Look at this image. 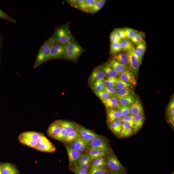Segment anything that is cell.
I'll list each match as a JSON object with an SVG mask.
<instances>
[{
  "label": "cell",
  "mask_w": 174,
  "mask_h": 174,
  "mask_svg": "<svg viewBox=\"0 0 174 174\" xmlns=\"http://www.w3.org/2000/svg\"><path fill=\"white\" fill-rule=\"evenodd\" d=\"M73 38L67 26L59 27L49 38L53 44H59L65 45Z\"/></svg>",
  "instance_id": "6da1fadb"
},
{
  "label": "cell",
  "mask_w": 174,
  "mask_h": 174,
  "mask_svg": "<svg viewBox=\"0 0 174 174\" xmlns=\"http://www.w3.org/2000/svg\"><path fill=\"white\" fill-rule=\"evenodd\" d=\"M53 44L49 39L42 44L36 56L33 67L34 68H38L49 59L50 50Z\"/></svg>",
  "instance_id": "7a4b0ae2"
},
{
  "label": "cell",
  "mask_w": 174,
  "mask_h": 174,
  "mask_svg": "<svg viewBox=\"0 0 174 174\" xmlns=\"http://www.w3.org/2000/svg\"><path fill=\"white\" fill-rule=\"evenodd\" d=\"M64 58L71 60L77 59L83 52L80 46L74 39L65 45Z\"/></svg>",
  "instance_id": "3957f363"
},
{
  "label": "cell",
  "mask_w": 174,
  "mask_h": 174,
  "mask_svg": "<svg viewBox=\"0 0 174 174\" xmlns=\"http://www.w3.org/2000/svg\"><path fill=\"white\" fill-rule=\"evenodd\" d=\"M106 157V162L110 169L121 172L124 171V167L114 154L108 155Z\"/></svg>",
  "instance_id": "277c9868"
},
{
  "label": "cell",
  "mask_w": 174,
  "mask_h": 174,
  "mask_svg": "<svg viewBox=\"0 0 174 174\" xmlns=\"http://www.w3.org/2000/svg\"><path fill=\"white\" fill-rule=\"evenodd\" d=\"M65 45L53 44L51 47L49 59L64 57Z\"/></svg>",
  "instance_id": "5b68a950"
},
{
  "label": "cell",
  "mask_w": 174,
  "mask_h": 174,
  "mask_svg": "<svg viewBox=\"0 0 174 174\" xmlns=\"http://www.w3.org/2000/svg\"><path fill=\"white\" fill-rule=\"evenodd\" d=\"M89 150L93 149H99L107 152L110 150V147L106 141L100 136L93 139L89 143Z\"/></svg>",
  "instance_id": "8992f818"
},
{
  "label": "cell",
  "mask_w": 174,
  "mask_h": 174,
  "mask_svg": "<svg viewBox=\"0 0 174 174\" xmlns=\"http://www.w3.org/2000/svg\"><path fill=\"white\" fill-rule=\"evenodd\" d=\"M79 135L88 144L93 139L100 136L94 132L83 127H80L79 130Z\"/></svg>",
  "instance_id": "52a82bcc"
},
{
  "label": "cell",
  "mask_w": 174,
  "mask_h": 174,
  "mask_svg": "<svg viewBox=\"0 0 174 174\" xmlns=\"http://www.w3.org/2000/svg\"><path fill=\"white\" fill-rule=\"evenodd\" d=\"M89 144L79 136L74 141L70 143L69 146L76 151L83 152L87 148Z\"/></svg>",
  "instance_id": "ba28073f"
},
{
  "label": "cell",
  "mask_w": 174,
  "mask_h": 174,
  "mask_svg": "<svg viewBox=\"0 0 174 174\" xmlns=\"http://www.w3.org/2000/svg\"><path fill=\"white\" fill-rule=\"evenodd\" d=\"M119 76V78L126 83L133 85L136 84V81L134 74L130 69L125 70Z\"/></svg>",
  "instance_id": "9c48e42d"
},
{
  "label": "cell",
  "mask_w": 174,
  "mask_h": 174,
  "mask_svg": "<svg viewBox=\"0 0 174 174\" xmlns=\"http://www.w3.org/2000/svg\"><path fill=\"white\" fill-rule=\"evenodd\" d=\"M126 53L129 58L130 68L134 74H137L139 70L140 64L139 62L132 51L127 52Z\"/></svg>",
  "instance_id": "30bf717a"
},
{
  "label": "cell",
  "mask_w": 174,
  "mask_h": 174,
  "mask_svg": "<svg viewBox=\"0 0 174 174\" xmlns=\"http://www.w3.org/2000/svg\"><path fill=\"white\" fill-rule=\"evenodd\" d=\"M66 148L68 156L69 163L73 165L78 163L79 159L82 154V152L76 151L71 148L67 145Z\"/></svg>",
  "instance_id": "8fae6325"
},
{
  "label": "cell",
  "mask_w": 174,
  "mask_h": 174,
  "mask_svg": "<svg viewBox=\"0 0 174 174\" xmlns=\"http://www.w3.org/2000/svg\"><path fill=\"white\" fill-rule=\"evenodd\" d=\"M106 77L105 73L100 68H95L90 77V83L91 85L93 84L98 80L104 79Z\"/></svg>",
  "instance_id": "7c38bea8"
},
{
  "label": "cell",
  "mask_w": 174,
  "mask_h": 174,
  "mask_svg": "<svg viewBox=\"0 0 174 174\" xmlns=\"http://www.w3.org/2000/svg\"><path fill=\"white\" fill-rule=\"evenodd\" d=\"M145 118L143 113H139L134 115L133 130L134 133H136L141 129L144 122Z\"/></svg>",
  "instance_id": "4fadbf2b"
},
{
  "label": "cell",
  "mask_w": 174,
  "mask_h": 174,
  "mask_svg": "<svg viewBox=\"0 0 174 174\" xmlns=\"http://www.w3.org/2000/svg\"><path fill=\"white\" fill-rule=\"evenodd\" d=\"M107 63L117 72L119 76L125 70L130 69L120 63L113 59Z\"/></svg>",
  "instance_id": "5bb4252c"
},
{
  "label": "cell",
  "mask_w": 174,
  "mask_h": 174,
  "mask_svg": "<svg viewBox=\"0 0 174 174\" xmlns=\"http://www.w3.org/2000/svg\"><path fill=\"white\" fill-rule=\"evenodd\" d=\"M112 59L117 61L130 68L129 58L126 52H120L113 55Z\"/></svg>",
  "instance_id": "9a60e30c"
},
{
  "label": "cell",
  "mask_w": 174,
  "mask_h": 174,
  "mask_svg": "<svg viewBox=\"0 0 174 174\" xmlns=\"http://www.w3.org/2000/svg\"><path fill=\"white\" fill-rule=\"evenodd\" d=\"M122 117L119 110L115 108L108 109L107 121L108 123L114 122L117 119H121Z\"/></svg>",
  "instance_id": "2e32d148"
},
{
  "label": "cell",
  "mask_w": 174,
  "mask_h": 174,
  "mask_svg": "<svg viewBox=\"0 0 174 174\" xmlns=\"http://www.w3.org/2000/svg\"><path fill=\"white\" fill-rule=\"evenodd\" d=\"M62 126L59 121H55L49 127L48 130V134L50 137L58 134L62 129Z\"/></svg>",
  "instance_id": "e0dca14e"
},
{
  "label": "cell",
  "mask_w": 174,
  "mask_h": 174,
  "mask_svg": "<svg viewBox=\"0 0 174 174\" xmlns=\"http://www.w3.org/2000/svg\"><path fill=\"white\" fill-rule=\"evenodd\" d=\"M36 150L43 152L52 153L56 151V148L49 141L38 144Z\"/></svg>",
  "instance_id": "ac0fdd59"
},
{
  "label": "cell",
  "mask_w": 174,
  "mask_h": 174,
  "mask_svg": "<svg viewBox=\"0 0 174 174\" xmlns=\"http://www.w3.org/2000/svg\"><path fill=\"white\" fill-rule=\"evenodd\" d=\"M133 134V129L129 124L127 122H123L122 129L120 134L121 138L129 137Z\"/></svg>",
  "instance_id": "d6986e66"
},
{
  "label": "cell",
  "mask_w": 174,
  "mask_h": 174,
  "mask_svg": "<svg viewBox=\"0 0 174 174\" xmlns=\"http://www.w3.org/2000/svg\"><path fill=\"white\" fill-rule=\"evenodd\" d=\"M59 122L62 127L65 129L68 133L76 131L79 129L80 127L76 124L68 121L60 120Z\"/></svg>",
  "instance_id": "ffe728a7"
},
{
  "label": "cell",
  "mask_w": 174,
  "mask_h": 174,
  "mask_svg": "<svg viewBox=\"0 0 174 174\" xmlns=\"http://www.w3.org/2000/svg\"><path fill=\"white\" fill-rule=\"evenodd\" d=\"M108 152L99 149H93L89 150L87 155L89 156L92 160L104 157Z\"/></svg>",
  "instance_id": "44dd1931"
},
{
  "label": "cell",
  "mask_w": 174,
  "mask_h": 174,
  "mask_svg": "<svg viewBox=\"0 0 174 174\" xmlns=\"http://www.w3.org/2000/svg\"><path fill=\"white\" fill-rule=\"evenodd\" d=\"M120 43L122 51L130 52L135 49L133 44L129 39L127 38L123 39L121 40Z\"/></svg>",
  "instance_id": "7402d4cb"
},
{
  "label": "cell",
  "mask_w": 174,
  "mask_h": 174,
  "mask_svg": "<svg viewBox=\"0 0 174 174\" xmlns=\"http://www.w3.org/2000/svg\"><path fill=\"white\" fill-rule=\"evenodd\" d=\"M106 107L108 109L118 108L120 106L119 101L116 98L112 97L108 99L102 101Z\"/></svg>",
  "instance_id": "603a6c76"
},
{
  "label": "cell",
  "mask_w": 174,
  "mask_h": 174,
  "mask_svg": "<svg viewBox=\"0 0 174 174\" xmlns=\"http://www.w3.org/2000/svg\"><path fill=\"white\" fill-rule=\"evenodd\" d=\"M130 114L134 115L137 114L143 113V106L139 100L136 101L130 106Z\"/></svg>",
  "instance_id": "cb8c5ba5"
},
{
  "label": "cell",
  "mask_w": 174,
  "mask_h": 174,
  "mask_svg": "<svg viewBox=\"0 0 174 174\" xmlns=\"http://www.w3.org/2000/svg\"><path fill=\"white\" fill-rule=\"evenodd\" d=\"M100 68L104 72L106 76L108 77V78H117L119 76L117 72L107 63L105 64Z\"/></svg>",
  "instance_id": "d4e9b609"
},
{
  "label": "cell",
  "mask_w": 174,
  "mask_h": 174,
  "mask_svg": "<svg viewBox=\"0 0 174 174\" xmlns=\"http://www.w3.org/2000/svg\"><path fill=\"white\" fill-rule=\"evenodd\" d=\"M167 115L168 120L172 126L174 125V99L172 97L167 108Z\"/></svg>",
  "instance_id": "484cf974"
},
{
  "label": "cell",
  "mask_w": 174,
  "mask_h": 174,
  "mask_svg": "<svg viewBox=\"0 0 174 174\" xmlns=\"http://www.w3.org/2000/svg\"><path fill=\"white\" fill-rule=\"evenodd\" d=\"M42 134L35 132H26L21 134L19 137L35 141Z\"/></svg>",
  "instance_id": "4316f807"
},
{
  "label": "cell",
  "mask_w": 174,
  "mask_h": 174,
  "mask_svg": "<svg viewBox=\"0 0 174 174\" xmlns=\"http://www.w3.org/2000/svg\"><path fill=\"white\" fill-rule=\"evenodd\" d=\"M106 1V0H97L95 4L89 9L87 12L92 14L96 13L103 7Z\"/></svg>",
  "instance_id": "83f0119b"
},
{
  "label": "cell",
  "mask_w": 174,
  "mask_h": 174,
  "mask_svg": "<svg viewBox=\"0 0 174 174\" xmlns=\"http://www.w3.org/2000/svg\"><path fill=\"white\" fill-rule=\"evenodd\" d=\"M118 100L120 104L124 106H129L136 101L135 97L132 95L127 96Z\"/></svg>",
  "instance_id": "f1b7e54d"
},
{
  "label": "cell",
  "mask_w": 174,
  "mask_h": 174,
  "mask_svg": "<svg viewBox=\"0 0 174 174\" xmlns=\"http://www.w3.org/2000/svg\"><path fill=\"white\" fill-rule=\"evenodd\" d=\"M97 0H84L80 10L87 12L89 9L92 7L97 2Z\"/></svg>",
  "instance_id": "f546056e"
},
{
  "label": "cell",
  "mask_w": 174,
  "mask_h": 174,
  "mask_svg": "<svg viewBox=\"0 0 174 174\" xmlns=\"http://www.w3.org/2000/svg\"><path fill=\"white\" fill-rule=\"evenodd\" d=\"M130 95L131 91L130 89H123L117 90L114 97L119 99Z\"/></svg>",
  "instance_id": "4dcf8cb0"
},
{
  "label": "cell",
  "mask_w": 174,
  "mask_h": 174,
  "mask_svg": "<svg viewBox=\"0 0 174 174\" xmlns=\"http://www.w3.org/2000/svg\"><path fill=\"white\" fill-rule=\"evenodd\" d=\"M77 130L68 133L64 140L63 142L66 143H71L76 139L79 135V130Z\"/></svg>",
  "instance_id": "1f68e13d"
},
{
  "label": "cell",
  "mask_w": 174,
  "mask_h": 174,
  "mask_svg": "<svg viewBox=\"0 0 174 174\" xmlns=\"http://www.w3.org/2000/svg\"><path fill=\"white\" fill-rule=\"evenodd\" d=\"M19 140L20 143L25 145L29 146V147L36 149L38 144L35 141L32 140L21 138L19 137Z\"/></svg>",
  "instance_id": "d6a6232c"
},
{
  "label": "cell",
  "mask_w": 174,
  "mask_h": 174,
  "mask_svg": "<svg viewBox=\"0 0 174 174\" xmlns=\"http://www.w3.org/2000/svg\"><path fill=\"white\" fill-rule=\"evenodd\" d=\"M122 51L120 42L116 43H111L110 47V54H115Z\"/></svg>",
  "instance_id": "836d02e7"
},
{
  "label": "cell",
  "mask_w": 174,
  "mask_h": 174,
  "mask_svg": "<svg viewBox=\"0 0 174 174\" xmlns=\"http://www.w3.org/2000/svg\"><path fill=\"white\" fill-rule=\"evenodd\" d=\"M145 34L142 32H138L130 40L133 44L136 45L140 41L143 40L145 37Z\"/></svg>",
  "instance_id": "e575fe53"
},
{
  "label": "cell",
  "mask_w": 174,
  "mask_h": 174,
  "mask_svg": "<svg viewBox=\"0 0 174 174\" xmlns=\"http://www.w3.org/2000/svg\"><path fill=\"white\" fill-rule=\"evenodd\" d=\"M131 86V85L126 83L120 78H118L117 82L114 87L116 90H118L123 89H129Z\"/></svg>",
  "instance_id": "d590c367"
},
{
  "label": "cell",
  "mask_w": 174,
  "mask_h": 174,
  "mask_svg": "<svg viewBox=\"0 0 174 174\" xmlns=\"http://www.w3.org/2000/svg\"><path fill=\"white\" fill-rule=\"evenodd\" d=\"M124 31L126 38L130 40L137 33L138 31L135 30L125 27L122 29Z\"/></svg>",
  "instance_id": "8d00e7d4"
},
{
  "label": "cell",
  "mask_w": 174,
  "mask_h": 174,
  "mask_svg": "<svg viewBox=\"0 0 174 174\" xmlns=\"http://www.w3.org/2000/svg\"><path fill=\"white\" fill-rule=\"evenodd\" d=\"M0 166L3 174H10L14 167L12 164L8 163H4Z\"/></svg>",
  "instance_id": "74e56055"
},
{
  "label": "cell",
  "mask_w": 174,
  "mask_h": 174,
  "mask_svg": "<svg viewBox=\"0 0 174 174\" xmlns=\"http://www.w3.org/2000/svg\"><path fill=\"white\" fill-rule=\"evenodd\" d=\"M68 133L67 131L62 128L60 132L58 134L54 135L52 137L54 139L63 142L65 139Z\"/></svg>",
  "instance_id": "f35d334b"
},
{
  "label": "cell",
  "mask_w": 174,
  "mask_h": 174,
  "mask_svg": "<svg viewBox=\"0 0 174 174\" xmlns=\"http://www.w3.org/2000/svg\"><path fill=\"white\" fill-rule=\"evenodd\" d=\"M96 95L102 101L106 100L112 97L104 90L101 91H94Z\"/></svg>",
  "instance_id": "ab89813d"
},
{
  "label": "cell",
  "mask_w": 174,
  "mask_h": 174,
  "mask_svg": "<svg viewBox=\"0 0 174 174\" xmlns=\"http://www.w3.org/2000/svg\"><path fill=\"white\" fill-rule=\"evenodd\" d=\"M0 18L9 22L14 23H16L17 21L12 17L0 9Z\"/></svg>",
  "instance_id": "60d3db41"
},
{
  "label": "cell",
  "mask_w": 174,
  "mask_h": 174,
  "mask_svg": "<svg viewBox=\"0 0 174 174\" xmlns=\"http://www.w3.org/2000/svg\"><path fill=\"white\" fill-rule=\"evenodd\" d=\"M146 48V42L143 40L136 45V47L135 49L143 55L145 52Z\"/></svg>",
  "instance_id": "b9f144b4"
},
{
  "label": "cell",
  "mask_w": 174,
  "mask_h": 174,
  "mask_svg": "<svg viewBox=\"0 0 174 174\" xmlns=\"http://www.w3.org/2000/svg\"><path fill=\"white\" fill-rule=\"evenodd\" d=\"M118 78H108L104 80V83L105 86L114 87L116 83Z\"/></svg>",
  "instance_id": "7bdbcfd3"
},
{
  "label": "cell",
  "mask_w": 174,
  "mask_h": 174,
  "mask_svg": "<svg viewBox=\"0 0 174 174\" xmlns=\"http://www.w3.org/2000/svg\"><path fill=\"white\" fill-rule=\"evenodd\" d=\"M67 1L72 7L80 10L82 5L84 2V0H70Z\"/></svg>",
  "instance_id": "ee69618b"
},
{
  "label": "cell",
  "mask_w": 174,
  "mask_h": 174,
  "mask_svg": "<svg viewBox=\"0 0 174 174\" xmlns=\"http://www.w3.org/2000/svg\"><path fill=\"white\" fill-rule=\"evenodd\" d=\"M118 108L122 117L130 114V106L120 105Z\"/></svg>",
  "instance_id": "f6af8a7d"
},
{
  "label": "cell",
  "mask_w": 174,
  "mask_h": 174,
  "mask_svg": "<svg viewBox=\"0 0 174 174\" xmlns=\"http://www.w3.org/2000/svg\"><path fill=\"white\" fill-rule=\"evenodd\" d=\"M134 115L131 114L123 116L120 120L122 122H126L129 123L133 129L134 124Z\"/></svg>",
  "instance_id": "bcb514c9"
},
{
  "label": "cell",
  "mask_w": 174,
  "mask_h": 174,
  "mask_svg": "<svg viewBox=\"0 0 174 174\" xmlns=\"http://www.w3.org/2000/svg\"><path fill=\"white\" fill-rule=\"evenodd\" d=\"M106 171L105 167L101 168L91 167L90 174H105Z\"/></svg>",
  "instance_id": "7dc6e473"
},
{
  "label": "cell",
  "mask_w": 174,
  "mask_h": 174,
  "mask_svg": "<svg viewBox=\"0 0 174 174\" xmlns=\"http://www.w3.org/2000/svg\"><path fill=\"white\" fill-rule=\"evenodd\" d=\"M92 160L88 155L82 154L78 162V166L86 162H90Z\"/></svg>",
  "instance_id": "c3c4849f"
},
{
  "label": "cell",
  "mask_w": 174,
  "mask_h": 174,
  "mask_svg": "<svg viewBox=\"0 0 174 174\" xmlns=\"http://www.w3.org/2000/svg\"><path fill=\"white\" fill-rule=\"evenodd\" d=\"M110 40L111 43H116L120 42L121 40L118 38L115 29L110 34Z\"/></svg>",
  "instance_id": "681fc988"
},
{
  "label": "cell",
  "mask_w": 174,
  "mask_h": 174,
  "mask_svg": "<svg viewBox=\"0 0 174 174\" xmlns=\"http://www.w3.org/2000/svg\"><path fill=\"white\" fill-rule=\"evenodd\" d=\"M104 90L112 97H114L117 90L114 87L105 86Z\"/></svg>",
  "instance_id": "f907efd6"
},
{
  "label": "cell",
  "mask_w": 174,
  "mask_h": 174,
  "mask_svg": "<svg viewBox=\"0 0 174 174\" xmlns=\"http://www.w3.org/2000/svg\"><path fill=\"white\" fill-rule=\"evenodd\" d=\"M116 32L118 37L121 40L126 38L125 33L122 29H116Z\"/></svg>",
  "instance_id": "816d5d0a"
},
{
  "label": "cell",
  "mask_w": 174,
  "mask_h": 174,
  "mask_svg": "<svg viewBox=\"0 0 174 174\" xmlns=\"http://www.w3.org/2000/svg\"><path fill=\"white\" fill-rule=\"evenodd\" d=\"M108 124L110 129L113 133L116 134H120V132L114 122L109 123Z\"/></svg>",
  "instance_id": "f5cc1de1"
},
{
  "label": "cell",
  "mask_w": 174,
  "mask_h": 174,
  "mask_svg": "<svg viewBox=\"0 0 174 174\" xmlns=\"http://www.w3.org/2000/svg\"><path fill=\"white\" fill-rule=\"evenodd\" d=\"M72 171L76 174H84L88 172V169H82L78 167H75L72 169Z\"/></svg>",
  "instance_id": "db71d44e"
},
{
  "label": "cell",
  "mask_w": 174,
  "mask_h": 174,
  "mask_svg": "<svg viewBox=\"0 0 174 174\" xmlns=\"http://www.w3.org/2000/svg\"><path fill=\"white\" fill-rule=\"evenodd\" d=\"M35 142L38 144L47 142H49V141L47 139V137L42 134L39 138L36 139Z\"/></svg>",
  "instance_id": "11a10c76"
},
{
  "label": "cell",
  "mask_w": 174,
  "mask_h": 174,
  "mask_svg": "<svg viewBox=\"0 0 174 174\" xmlns=\"http://www.w3.org/2000/svg\"><path fill=\"white\" fill-rule=\"evenodd\" d=\"M132 52L135 57L139 60L140 64H141L142 61L143 55L138 51H136L135 49Z\"/></svg>",
  "instance_id": "9f6ffc18"
},
{
  "label": "cell",
  "mask_w": 174,
  "mask_h": 174,
  "mask_svg": "<svg viewBox=\"0 0 174 174\" xmlns=\"http://www.w3.org/2000/svg\"><path fill=\"white\" fill-rule=\"evenodd\" d=\"M116 126L119 131L120 132L121 130L123 122L120 119H117L114 121Z\"/></svg>",
  "instance_id": "6f0895ef"
},
{
  "label": "cell",
  "mask_w": 174,
  "mask_h": 174,
  "mask_svg": "<svg viewBox=\"0 0 174 174\" xmlns=\"http://www.w3.org/2000/svg\"><path fill=\"white\" fill-rule=\"evenodd\" d=\"M105 159L103 157L95 159L93 162L92 167H96L102 161Z\"/></svg>",
  "instance_id": "680465c9"
},
{
  "label": "cell",
  "mask_w": 174,
  "mask_h": 174,
  "mask_svg": "<svg viewBox=\"0 0 174 174\" xmlns=\"http://www.w3.org/2000/svg\"><path fill=\"white\" fill-rule=\"evenodd\" d=\"M89 166V162H87L82 164L78 166V167H79L85 169H88Z\"/></svg>",
  "instance_id": "91938a15"
},
{
  "label": "cell",
  "mask_w": 174,
  "mask_h": 174,
  "mask_svg": "<svg viewBox=\"0 0 174 174\" xmlns=\"http://www.w3.org/2000/svg\"><path fill=\"white\" fill-rule=\"evenodd\" d=\"M19 171L14 167L10 174H19Z\"/></svg>",
  "instance_id": "94428289"
},
{
  "label": "cell",
  "mask_w": 174,
  "mask_h": 174,
  "mask_svg": "<svg viewBox=\"0 0 174 174\" xmlns=\"http://www.w3.org/2000/svg\"><path fill=\"white\" fill-rule=\"evenodd\" d=\"M109 174H122L121 172L113 171Z\"/></svg>",
  "instance_id": "6125c7cd"
},
{
  "label": "cell",
  "mask_w": 174,
  "mask_h": 174,
  "mask_svg": "<svg viewBox=\"0 0 174 174\" xmlns=\"http://www.w3.org/2000/svg\"><path fill=\"white\" fill-rule=\"evenodd\" d=\"M1 36H0V48H1Z\"/></svg>",
  "instance_id": "be15d7a7"
},
{
  "label": "cell",
  "mask_w": 174,
  "mask_h": 174,
  "mask_svg": "<svg viewBox=\"0 0 174 174\" xmlns=\"http://www.w3.org/2000/svg\"><path fill=\"white\" fill-rule=\"evenodd\" d=\"M0 174H3L1 170V166H0Z\"/></svg>",
  "instance_id": "e7e4bbea"
},
{
  "label": "cell",
  "mask_w": 174,
  "mask_h": 174,
  "mask_svg": "<svg viewBox=\"0 0 174 174\" xmlns=\"http://www.w3.org/2000/svg\"><path fill=\"white\" fill-rule=\"evenodd\" d=\"M88 174V172L84 174Z\"/></svg>",
  "instance_id": "03108f58"
},
{
  "label": "cell",
  "mask_w": 174,
  "mask_h": 174,
  "mask_svg": "<svg viewBox=\"0 0 174 174\" xmlns=\"http://www.w3.org/2000/svg\"><path fill=\"white\" fill-rule=\"evenodd\" d=\"M172 174H174V173H173Z\"/></svg>",
  "instance_id": "003e7915"
}]
</instances>
